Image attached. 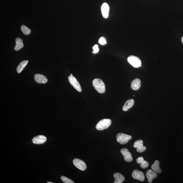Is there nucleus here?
<instances>
[{
    "label": "nucleus",
    "mask_w": 183,
    "mask_h": 183,
    "mask_svg": "<svg viewBox=\"0 0 183 183\" xmlns=\"http://www.w3.org/2000/svg\"><path fill=\"white\" fill-rule=\"evenodd\" d=\"M70 75L71 76H73L72 74H70Z\"/></svg>",
    "instance_id": "bb28decb"
},
{
    "label": "nucleus",
    "mask_w": 183,
    "mask_h": 183,
    "mask_svg": "<svg viewBox=\"0 0 183 183\" xmlns=\"http://www.w3.org/2000/svg\"><path fill=\"white\" fill-rule=\"evenodd\" d=\"M160 162L158 160H156L151 166L152 170L156 173L160 174L162 172V170L159 167Z\"/></svg>",
    "instance_id": "dca6fc26"
},
{
    "label": "nucleus",
    "mask_w": 183,
    "mask_h": 183,
    "mask_svg": "<svg viewBox=\"0 0 183 183\" xmlns=\"http://www.w3.org/2000/svg\"><path fill=\"white\" fill-rule=\"evenodd\" d=\"M29 62L28 61H24L21 62L17 67V71L18 73L21 72Z\"/></svg>",
    "instance_id": "aec40b11"
},
{
    "label": "nucleus",
    "mask_w": 183,
    "mask_h": 183,
    "mask_svg": "<svg viewBox=\"0 0 183 183\" xmlns=\"http://www.w3.org/2000/svg\"><path fill=\"white\" fill-rule=\"evenodd\" d=\"M141 85V80L136 79L133 80L131 84V88L134 90H138L140 88Z\"/></svg>",
    "instance_id": "4468645a"
},
{
    "label": "nucleus",
    "mask_w": 183,
    "mask_h": 183,
    "mask_svg": "<svg viewBox=\"0 0 183 183\" xmlns=\"http://www.w3.org/2000/svg\"><path fill=\"white\" fill-rule=\"evenodd\" d=\"M134 101L133 99H131L127 100L125 102L122 107V110L124 111H127L131 108L134 104Z\"/></svg>",
    "instance_id": "2eb2a0df"
},
{
    "label": "nucleus",
    "mask_w": 183,
    "mask_h": 183,
    "mask_svg": "<svg viewBox=\"0 0 183 183\" xmlns=\"http://www.w3.org/2000/svg\"><path fill=\"white\" fill-rule=\"evenodd\" d=\"M16 45L14 48V50L16 51H18L20 50L24 47L23 41L21 38H18L15 40Z\"/></svg>",
    "instance_id": "6ab92c4d"
},
{
    "label": "nucleus",
    "mask_w": 183,
    "mask_h": 183,
    "mask_svg": "<svg viewBox=\"0 0 183 183\" xmlns=\"http://www.w3.org/2000/svg\"><path fill=\"white\" fill-rule=\"evenodd\" d=\"M113 176L115 178L114 183H122L125 180L124 177L122 175L118 173H115Z\"/></svg>",
    "instance_id": "a211bd4d"
},
{
    "label": "nucleus",
    "mask_w": 183,
    "mask_h": 183,
    "mask_svg": "<svg viewBox=\"0 0 183 183\" xmlns=\"http://www.w3.org/2000/svg\"><path fill=\"white\" fill-rule=\"evenodd\" d=\"M111 123L112 121L110 119H103L98 122L96 125V128L98 130H103L108 128Z\"/></svg>",
    "instance_id": "f03ea898"
},
{
    "label": "nucleus",
    "mask_w": 183,
    "mask_h": 183,
    "mask_svg": "<svg viewBox=\"0 0 183 183\" xmlns=\"http://www.w3.org/2000/svg\"><path fill=\"white\" fill-rule=\"evenodd\" d=\"M132 177L134 179L143 182L145 179V176L143 173L141 171H139L138 170H135L133 172Z\"/></svg>",
    "instance_id": "0eeeda50"
},
{
    "label": "nucleus",
    "mask_w": 183,
    "mask_h": 183,
    "mask_svg": "<svg viewBox=\"0 0 183 183\" xmlns=\"http://www.w3.org/2000/svg\"><path fill=\"white\" fill-rule=\"evenodd\" d=\"M101 11L102 15L104 18L108 17L109 7L107 3H104L102 4L101 7Z\"/></svg>",
    "instance_id": "f8f14e48"
},
{
    "label": "nucleus",
    "mask_w": 183,
    "mask_h": 183,
    "mask_svg": "<svg viewBox=\"0 0 183 183\" xmlns=\"http://www.w3.org/2000/svg\"><path fill=\"white\" fill-rule=\"evenodd\" d=\"M143 143V141L140 140L136 141L134 144V147L137 149L136 151L139 153L143 152L146 149V147L144 146Z\"/></svg>",
    "instance_id": "1a4fd4ad"
},
{
    "label": "nucleus",
    "mask_w": 183,
    "mask_h": 183,
    "mask_svg": "<svg viewBox=\"0 0 183 183\" xmlns=\"http://www.w3.org/2000/svg\"><path fill=\"white\" fill-rule=\"evenodd\" d=\"M21 30L24 35H29L31 32V30L30 29L24 25H22L21 26Z\"/></svg>",
    "instance_id": "412c9836"
},
{
    "label": "nucleus",
    "mask_w": 183,
    "mask_h": 183,
    "mask_svg": "<svg viewBox=\"0 0 183 183\" xmlns=\"http://www.w3.org/2000/svg\"><path fill=\"white\" fill-rule=\"evenodd\" d=\"M137 163L140 164L141 167L143 168H145L149 166L148 162L144 159L142 157H140L136 159Z\"/></svg>",
    "instance_id": "f3484780"
},
{
    "label": "nucleus",
    "mask_w": 183,
    "mask_h": 183,
    "mask_svg": "<svg viewBox=\"0 0 183 183\" xmlns=\"http://www.w3.org/2000/svg\"><path fill=\"white\" fill-rule=\"evenodd\" d=\"M121 153L124 157V159L127 162H131L133 160V157L130 152L126 148H123L121 149Z\"/></svg>",
    "instance_id": "6e6552de"
},
{
    "label": "nucleus",
    "mask_w": 183,
    "mask_h": 183,
    "mask_svg": "<svg viewBox=\"0 0 183 183\" xmlns=\"http://www.w3.org/2000/svg\"><path fill=\"white\" fill-rule=\"evenodd\" d=\"M182 42L183 44V37H182Z\"/></svg>",
    "instance_id": "393cba45"
},
{
    "label": "nucleus",
    "mask_w": 183,
    "mask_h": 183,
    "mask_svg": "<svg viewBox=\"0 0 183 183\" xmlns=\"http://www.w3.org/2000/svg\"><path fill=\"white\" fill-rule=\"evenodd\" d=\"M61 179L63 182L65 183H74L75 182L73 181L70 179L65 177V176H61Z\"/></svg>",
    "instance_id": "4be33fe9"
},
{
    "label": "nucleus",
    "mask_w": 183,
    "mask_h": 183,
    "mask_svg": "<svg viewBox=\"0 0 183 183\" xmlns=\"http://www.w3.org/2000/svg\"><path fill=\"white\" fill-rule=\"evenodd\" d=\"M47 183H53V182H47Z\"/></svg>",
    "instance_id": "a878e982"
},
{
    "label": "nucleus",
    "mask_w": 183,
    "mask_h": 183,
    "mask_svg": "<svg viewBox=\"0 0 183 183\" xmlns=\"http://www.w3.org/2000/svg\"><path fill=\"white\" fill-rule=\"evenodd\" d=\"M146 175L148 178V182L150 183H152L154 179L156 178L157 176L156 173L152 170H148Z\"/></svg>",
    "instance_id": "ddd939ff"
},
{
    "label": "nucleus",
    "mask_w": 183,
    "mask_h": 183,
    "mask_svg": "<svg viewBox=\"0 0 183 183\" xmlns=\"http://www.w3.org/2000/svg\"><path fill=\"white\" fill-rule=\"evenodd\" d=\"M93 51L92 53H94V54L97 53L99 52V49L98 46L97 45H95V46L93 47Z\"/></svg>",
    "instance_id": "b1692460"
},
{
    "label": "nucleus",
    "mask_w": 183,
    "mask_h": 183,
    "mask_svg": "<svg viewBox=\"0 0 183 183\" xmlns=\"http://www.w3.org/2000/svg\"><path fill=\"white\" fill-rule=\"evenodd\" d=\"M47 138L45 136L40 135L33 138L32 141L35 144H42L46 142Z\"/></svg>",
    "instance_id": "9d476101"
},
{
    "label": "nucleus",
    "mask_w": 183,
    "mask_h": 183,
    "mask_svg": "<svg viewBox=\"0 0 183 183\" xmlns=\"http://www.w3.org/2000/svg\"><path fill=\"white\" fill-rule=\"evenodd\" d=\"M132 138L131 136L122 133H118L116 136L117 141L121 145H124L128 143Z\"/></svg>",
    "instance_id": "7ed1b4c3"
},
{
    "label": "nucleus",
    "mask_w": 183,
    "mask_h": 183,
    "mask_svg": "<svg viewBox=\"0 0 183 183\" xmlns=\"http://www.w3.org/2000/svg\"><path fill=\"white\" fill-rule=\"evenodd\" d=\"M34 79L37 83H47L48 80L44 75L36 74L34 75Z\"/></svg>",
    "instance_id": "9b49d317"
},
{
    "label": "nucleus",
    "mask_w": 183,
    "mask_h": 183,
    "mask_svg": "<svg viewBox=\"0 0 183 183\" xmlns=\"http://www.w3.org/2000/svg\"><path fill=\"white\" fill-rule=\"evenodd\" d=\"M95 89L100 93H104L106 91L105 85L104 82L99 79H94L92 82Z\"/></svg>",
    "instance_id": "f257e3e1"
},
{
    "label": "nucleus",
    "mask_w": 183,
    "mask_h": 183,
    "mask_svg": "<svg viewBox=\"0 0 183 183\" xmlns=\"http://www.w3.org/2000/svg\"><path fill=\"white\" fill-rule=\"evenodd\" d=\"M68 79L70 83L76 90L79 92H81L82 91L81 85L74 77L73 76H70L68 77Z\"/></svg>",
    "instance_id": "39448f33"
},
{
    "label": "nucleus",
    "mask_w": 183,
    "mask_h": 183,
    "mask_svg": "<svg viewBox=\"0 0 183 183\" xmlns=\"http://www.w3.org/2000/svg\"><path fill=\"white\" fill-rule=\"evenodd\" d=\"M127 61L134 67L138 68L141 66V62L138 57L134 56H130L127 58Z\"/></svg>",
    "instance_id": "20e7f679"
},
{
    "label": "nucleus",
    "mask_w": 183,
    "mask_h": 183,
    "mask_svg": "<svg viewBox=\"0 0 183 183\" xmlns=\"http://www.w3.org/2000/svg\"><path fill=\"white\" fill-rule=\"evenodd\" d=\"M98 42L99 44L101 45H104L106 44V39L104 37L101 38L99 40Z\"/></svg>",
    "instance_id": "5701e85b"
},
{
    "label": "nucleus",
    "mask_w": 183,
    "mask_h": 183,
    "mask_svg": "<svg viewBox=\"0 0 183 183\" xmlns=\"http://www.w3.org/2000/svg\"><path fill=\"white\" fill-rule=\"evenodd\" d=\"M73 164L76 167L80 170L84 171L87 168L86 164L83 160L75 158L73 160Z\"/></svg>",
    "instance_id": "423d86ee"
}]
</instances>
